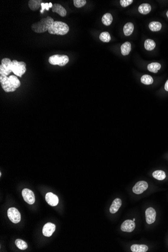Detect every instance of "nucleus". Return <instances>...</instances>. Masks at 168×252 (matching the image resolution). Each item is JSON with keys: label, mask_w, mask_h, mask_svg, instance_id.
<instances>
[{"label": "nucleus", "mask_w": 168, "mask_h": 252, "mask_svg": "<svg viewBox=\"0 0 168 252\" xmlns=\"http://www.w3.org/2000/svg\"><path fill=\"white\" fill-rule=\"evenodd\" d=\"M54 22L53 18L47 17L40 20L38 22L33 23L31 25L32 30L36 33H43L48 30Z\"/></svg>", "instance_id": "obj_1"}, {"label": "nucleus", "mask_w": 168, "mask_h": 252, "mask_svg": "<svg viewBox=\"0 0 168 252\" xmlns=\"http://www.w3.org/2000/svg\"><path fill=\"white\" fill-rule=\"evenodd\" d=\"M48 31L51 34L64 35L69 31V27L66 23L61 21H54Z\"/></svg>", "instance_id": "obj_2"}, {"label": "nucleus", "mask_w": 168, "mask_h": 252, "mask_svg": "<svg viewBox=\"0 0 168 252\" xmlns=\"http://www.w3.org/2000/svg\"><path fill=\"white\" fill-rule=\"evenodd\" d=\"M26 64L23 61H18L16 60H13L12 61L11 64L12 72H13V73L17 76L21 77L26 71Z\"/></svg>", "instance_id": "obj_3"}, {"label": "nucleus", "mask_w": 168, "mask_h": 252, "mask_svg": "<svg viewBox=\"0 0 168 252\" xmlns=\"http://www.w3.org/2000/svg\"><path fill=\"white\" fill-rule=\"evenodd\" d=\"M48 61L52 65L63 67L68 63L69 58L67 55L64 54H55L49 57Z\"/></svg>", "instance_id": "obj_4"}, {"label": "nucleus", "mask_w": 168, "mask_h": 252, "mask_svg": "<svg viewBox=\"0 0 168 252\" xmlns=\"http://www.w3.org/2000/svg\"><path fill=\"white\" fill-rule=\"evenodd\" d=\"M12 61L8 58H3L0 66V76H8L12 72L11 67Z\"/></svg>", "instance_id": "obj_5"}, {"label": "nucleus", "mask_w": 168, "mask_h": 252, "mask_svg": "<svg viewBox=\"0 0 168 252\" xmlns=\"http://www.w3.org/2000/svg\"><path fill=\"white\" fill-rule=\"evenodd\" d=\"M0 83L3 89L6 92H12L16 90L11 84L9 77L6 76H0Z\"/></svg>", "instance_id": "obj_6"}, {"label": "nucleus", "mask_w": 168, "mask_h": 252, "mask_svg": "<svg viewBox=\"0 0 168 252\" xmlns=\"http://www.w3.org/2000/svg\"><path fill=\"white\" fill-rule=\"evenodd\" d=\"M7 214L9 219L14 224H18L21 221V214L16 208H10L8 210Z\"/></svg>", "instance_id": "obj_7"}, {"label": "nucleus", "mask_w": 168, "mask_h": 252, "mask_svg": "<svg viewBox=\"0 0 168 252\" xmlns=\"http://www.w3.org/2000/svg\"><path fill=\"white\" fill-rule=\"evenodd\" d=\"M149 187L147 182L140 181L137 182L133 188V192L136 194H140L147 189Z\"/></svg>", "instance_id": "obj_8"}, {"label": "nucleus", "mask_w": 168, "mask_h": 252, "mask_svg": "<svg viewBox=\"0 0 168 252\" xmlns=\"http://www.w3.org/2000/svg\"><path fill=\"white\" fill-rule=\"evenodd\" d=\"M22 194L24 200L29 205H33L35 202V198L33 191L28 189L23 190Z\"/></svg>", "instance_id": "obj_9"}, {"label": "nucleus", "mask_w": 168, "mask_h": 252, "mask_svg": "<svg viewBox=\"0 0 168 252\" xmlns=\"http://www.w3.org/2000/svg\"><path fill=\"white\" fill-rule=\"evenodd\" d=\"M135 227L134 221L127 219L124 221L121 225V230L123 231L130 233L133 231Z\"/></svg>", "instance_id": "obj_10"}, {"label": "nucleus", "mask_w": 168, "mask_h": 252, "mask_svg": "<svg viewBox=\"0 0 168 252\" xmlns=\"http://www.w3.org/2000/svg\"><path fill=\"white\" fill-rule=\"evenodd\" d=\"M156 211L153 208H149L146 211V221L149 224H153L156 221Z\"/></svg>", "instance_id": "obj_11"}, {"label": "nucleus", "mask_w": 168, "mask_h": 252, "mask_svg": "<svg viewBox=\"0 0 168 252\" xmlns=\"http://www.w3.org/2000/svg\"><path fill=\"white\" fill-rule=\"evenodd\" d=\"M55 228L56 227L54 224H52L51 222H48L43 226V229H42V233H43V235L48 237H51L52 234L54 233V231H55Z\"/></svg>", "instance_id": "obj_12"}, {"label": "nucleus", "mask_w": 168, "mask_h": 252, "mask_svg": "<svg viewBox=\"0 0 168 252\" xmlns=\"http://www.w3.org/2000/svg\"><path fill=\"white\" fill-rule=\"evenodd\" d=\"M45 200L48 205L51 206H57L58 205V197L51 192H48L45 195Z\"/></svg>", "instance_id": "obj_13"}, {"label": "nucleus", "mask_w": 168, "mask_h": 252, "mask_svg": "<svg viewBox=\"0 0 168 252\" xmlns=\"http://www.w3.org/2000/svg\"><path fill=\"white\" fill-rule=\"evenodd\" d=\"M52 11L58 14L61 17H65L67 15V11L64 7L59 4H54L53 5L52 7Z\"/></svg>", "instance_id": "obj_14"}, {"label": "nucleus", "mask_w": 168, "mask_h": 252, "mask_svg": "<svg viewBox=\"0 0 168 252\" xmlns=\"http://www.w3.org/2000/svg\"><path fill=\"white\" fill-rule=\"evenodd\" d=\"M122 205V201L120 199L116 198L114 200L110 208V212L112 214L115 213L118 211Z\"/></svg>", "instance_id": "obj_15"}, {"label": "nucleus", "mask_w": 168, "mask_h": 252, "mask_svg": "<svg viewBox=\"0 0 168 252\" xmlns=\"http://www.w3.org/2000/svg\"><path fill=\"white\" fill-rule=\"evenodd\" d=\"M149 250V247L146 245L134 244L131 246V250L133 252H146Z\"/></svg>", "instance_id": "obj_16"}, {"label": "nucleus", "mask_w": 168, "mask_h": 252, "mask_svg": "<svg viewBox=\"0 0 168 252\" xmlns=\"http://www.w3.org/2000/svg\"><path fill=\"white\" fill-rule=\"evenodd\" d=\"M42 3V0H30L28 2L29 7L31 10H37L41 7Z\"/></svg>", "instance_id": "obj_17"}, {"label": "nucleus", "mask_w": 168, "mask_h": 252, "mask_svg": "<svg viewBox=\"0 0 168 252\" xmlns=\"http://www.w3.org/2000/svg\"><path fill=\"white\" fill-rule=\"evenodd\" d=\"M151 6L147 3H143L138 7V10L140 13L146 15L149 13L151 11Z\"/></svg>", "instance_id": "obj_18"}, {"label": "nucleus", "mask_w": 168, "mask_h": 252, "mask_svg": "<svg viewBox=\"0 0 168 252\" xmlns=\"http://www.w3.org/2000/svg\"><path fill=\"white\" fill-rule=\"evenodd\" d=\"M133 30H134V25L132 23H127L124 26V34L125 36H128L130 35L133 33Z\"/></svg>", "instance_id": "obj_19"}, {"label": "nucleus", "mask_w": 168, "mask_h": 252, "mask_svg": "<svg viewBox=\"0 0 168 252\" xmlns=\"http://www.w3.org/2000/svg\"><path fill=\"white\" fill-rule=\"evenodd\" d=\"M131 50V43L130 42H125L121 46V51L123 55H128Z\"/></svg>", "instance_id": "obj_20"}, {"label": "nucleus", "mask_w": 168, "mask_h": 252, "mask_svg": "<svg viewBox=\"0 0 168 252\" xmlns=\"http://www.w3.org/2000/svg\"><path fill=\"white\" fill-rule=\"evenodd\" d=\"M161 68V64L158 63H150L147 66L148 70L153 73H156Z\"/></svg>", "instance_id": "obj_21"}, {"label": "nucleus", "mask_w": 168, "mask_h": 252, "mask_svg": "<svg viewBox=\"0 0 168 252\" xmlns=\"http://www.w3.org/2000/svg\"><path fill=\"white\" fill-rule=\"evenodd\" d=\"M153 176L155 179L158 180H163L166 177V175L165 172L162 170H156L153 172Z\"/></svg>", "instance_id": "obj_22"}, {"label": "nucleus", "mask_w": 168, "mask_h": 252, "mask_svg": "<svg viewBox=\"0 0 168 252\" xmlns=\"http://www.w3.org/2000/svg\"><path fill=\"white\" fill-rule=\"evenodd\" d=\"M113 21V17L110 13H106L103 16L102 22L105 26H109Z\"/></svg>", "instance_id": "obj_23"}, {"label": "nucleus", "mask_w": 168, "mask_h": 252, "mask_svg": "<svg viewBox=\"0 0 168 252\" xmlns=\"http://www.w3.org/2000/svg\"><path fill=\"white\" fill-rule=\"evenodd\" d=\"M149 28L152 31H159L162 28V24L159 22L153 21L149 24Z\"/></svg>", "instance_id": "obj_24"}, {"label": "nucleus", "mask_w": 168, "mask_h": 252, "mask_svg": "<svg viewBox=\"0 0 168 252\" xmlns=\"http://www.w3.org/2000/svg\"><path fill=\"white\" fill-rule=\"evenodd\" d=\"M144 47L147 51H152L156 47V43L152 39H147L144 42Z\"/></svg>", "instance_id": "obj_25"}, {"label": "nucleus", "mask_w": 168, "mask_h": 252, "mask_svg": "<svg viewBox=\"0 0 168 252\" xmlns=\"http://www.w3.org/2000/svg\"><path fill=\"white\" fill-rule=\"evenodd\" d=\"M153 78L148 75H144L141 77V82L144 85H150L153 83Z\"/></svg>", "instance_id": "obj_26"}, {"label": "nucleus", "mask_w": 168, "mask_h": 252, "mask_svg": "<svg viewBox=\"0 0 168 252\" xmlns=\"http://www.w3.org/2000/svg\"><path fill=\"white\" fill-rule=\"evenodd\" d=\"M15 245L19 249L22 250H25L28 248L27 244L25 241L22 240L21 239H17L15 241Z\"/></svg>", "instance_id": "obj_27"}, {"label": "nucleus", "mask_w": 168, "mask_h": 252, "mask_svg": "<svg viewBox=\"0 0 168 252\" xmlns=\"http://www.w3.org/2000/svg\"><path fill=\"white\" fill-rule=\"evenodd\" d=\"M9 79L11 84L15 88L17 89L20 86L21 83H20L19 80L18 79V78L16 76H15L14 75H11L9 77Z\"/></svg>", "instance_id": "obj_28"}, {"label": "nucleus", "mask_w": 168, "mask_h": 252, "mask_svg": "<svg viewBox=\"0 0 168 252\" xmlns=\"http://www.w3.org/2000/svg\"><path fill=\"white\" fill-rule=\"evenodd\" d=\"M99 38L103 42H109L111 40V36L108 32H103L100 34Z\"/></svg>", "instance_id": "obj_29"}, {"label": "nucleus", "mask_w": 168, "mask_h": 252, "mask_svg": "<svg viewBox=\"0 0 168 252\" xmlns=\"http://www.w3.org/2000/svg\"><path fill=\"white\" fill-rule=\"evenodd\" d=\"M52 6H53V4L51 2L49 3H42L41 5V10H40V13L42 14L43 13L45 10H46V11H49V8H52Z\"/></svg>", "instance_id": "obj_30"}, {"label": "nucleus", "mask_w": 168, "mask_h": 252, "mask_svg": "<svg viewBox=\"0 0 168 252\" xmlns=\"http://www.w3.org/2000/svg\"><path fill=\"white\" fill-rule=\"evenodd\" d=\"M74 6L76 7L80 8L84 6H85L86 4V0H74Z\"/></svg>", "instance_id": "obj_31"}, {"label": "nucleus", "mask_w": 168, "mask_h": 252, "mask_svg": "<svg viewBox=\"0 0 168 252\" xmlns=\"http://www.w3.org/2000/svg\"><path fill=\"white\" fill-rule=\"evenodd\" d=\"M133 2V0H120V3L121 6L123 7H127L131 4Z\"/></svg>", "instance_id": "obj_32"}, {"label": "nucleus", "mask_w": 168, "mask_h": 252, "mask_svg": "<svg viewBox=\"0 0 168 252\" xmlns=\"http://www.w3.org/2000/svg\"><path fill=\"white\" fill-rule=\"evenodd\" d=\"M165 89L166 91H168V80L166 83L165 85Z\"/></svg>", "instance_id": "obj_33"}, {"label": "nucleus", "mask_w": 168, "mask_h": 252, "mask_svg": "<svg viewBox=\"0 0 168 252\" xmlns=\"http://www.w3.org/2000/svg\"><path fill=\"white\" fill-rule=\"evenodd\" d=\"M167 14V17H168V11H167V14Z\"/></svg>", "instance_id": "obj_34"}, {"label": "nucleus", "mask_w": 168, "mask_h": 252, "mask_svg": "<svg viewBox=\"0 0 168 252\" xmlns=\"http://www.w3.org/2000/svg\"><path fill=\"white\" fill-rule=\"evenodd\" d=\"M133 221H135V219L134 218V219H133Z\"/></svg>", "instance_id": "obj_35"}]
</instances>
